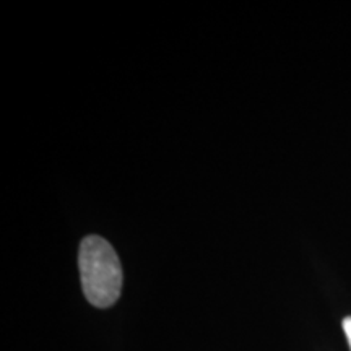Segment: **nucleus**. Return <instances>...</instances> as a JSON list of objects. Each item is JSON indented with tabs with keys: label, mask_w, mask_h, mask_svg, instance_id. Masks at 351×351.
<instances>
[{
	"label": "nucleus",
	"mask_w": 351,
	"mask_h": 351,
	"mask_svg": "<svg viewBox=\"0 0 351 351\" xmlns=\"http://www.w3.org/2000/svg\"><path fill=\"white\" fill-rule=\"evenodd\" d=\"M78 269L86 300L96 307H109L119 300L122 267L111 244L99 236H88L78 252Z\"/></svg>",
	"instance_id": "f257e3e1"
},
{
	"label": "nucleus",
	"mask_w": 351,
	"mask_h": 351,
	"mask_svg": "<svg viewBox=\"0 0 351 351\" xmlns=\"http://www.w3.org/2000/svg\"><path fill=\"white\" fill-rule=\"evenodd\" d=\"M343 330H345L346 340H348L350 348H351V317H345L343 319Z\"/></svg>",
	"instance_id": "f03ea898"
}]
</instances>
